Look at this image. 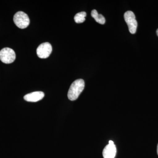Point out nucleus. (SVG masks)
<instances>
[{
    "mask_svg": "<svg viewBox=\"0 0 158 158\" xmlns=\"http://www.w3.org/2000/svg\"><path fill=\"white\" fill-rule=\"evenodd\" d=\"M156 33H157V36H158V29H157V30Z\"/></svg>",
    "mask_w": 158,
    "mask_h": 158,
    "instance_id": "10",
    "label": "nucleus"
},
{
    "mask_svg": "<svg viewBox=\"0 0 158 158\" xmlns=\"http://www.w3.org/2000/svg\"><path fill=\"white\" fill-rule=\"evenodd\" d=\"M125 21L127 23L130 33L135 34L137 31L138 23L136 19L135 15L132 11H127L124 15Z\"/></svg>",
    "mask_w": 158,
    "mask_h": 158,
    "instance_id": "3",
    "label": "nucleus"
},
{
    "mask_svg": "<svg viewBox=\"0 0 158 158\" xmlns=\"http://www.w3.org/2000/svg\"><path fill=\"white\" fill-rule=\"evenodd\" d=\"M13 21L17 27L22 29L27 27L30 22L27 15L21 11H18L15 14Z\"/></svg>",
    "mask_w": 158,
    "mask_h": 158,
    "instance_id": "2",
    "label": "nucleus"
},
{
    "mask_svg": "<svg viewBox=\"0 0 158 158\" xmlns=\"http://www.w3.org/2000/svg\"><path fill=\"white\" fill-rule=\"evenodd\" d=\"M87 15L86 12L85 11H82V12H79L77 13L75 15L74 19L75 21L77 23H81L84 22L85 21V17Z\"/></svg>",
    "mask_w": 158,
    "mask_h": 158,
    "instance_id": "9",
    "label": "nucleus"
},
{
    "mask_svg": "<svg viewBox=\"0 0 158 158\" xmlns=\"http://www.w3.org/2000/svg\"><path fill=\"white\" fill-rule=\"evenodd\" d=\"M85 83L83 79L76 80L71 85L68 92V98L75 101L78 98L85 88Z\"/></svg>",
    "mask_w": 158,
    "mask_h": 158,
    "instance_id": "1",
    "label": "nucleus"
},
{
    "mask_svg": "<svg viewBox=\"0 0 158 158\" xmlns=\"http://www.w3.org/2000/svg\"><path fill=\"white\" fill-rule=\"evenodd\" d=\"M52 51V48L48 42L44 43L38 47L37 49V56L41 59H46L49 56Z\"/></svg>",
    "mask_w": 158,
    "mask_h": 158,
    "instance_id": "5",
    "label": "nucleus"
},
{
    "mask_svg": "<svg viewBox=\"0 0 158 158\" xmlns=\"http://www.w3.org/2000/svg\"><path fill=\"white\" fill-rule=\"evenodd\" d=\"M44 96V94L42 91H35L28 94L24 96V99L27 102H37L42 99Z\"/></svg>",
    "mask_w": 158,
    "mask_h": 158,
    "instance_id": "7",
    "label": "nucleus"
},
{
    "mask_svg": "<svg viewBox=\"0 0 158 158\" xmlns=\"http://www.w3.org/2000/svg\"><path fill=\"white\" fill-rule=\"evenodd\" d=\"M91 16L97 22L101 24H104L106 22L105 17L101 14H99L96 10H92L91 12Z\"/></svg>",
    "mask_w": 158,
    "mask_h": 158,
    "instance_id": "8",
    "label": "nucleus"
},
{
    "mask_svg": "<svg viewBox=\"0 0 158 158\" xmlns=\"http://www.w3.org/2000/svg\"><path fill=\"white\" fill-rule=\"evenodd\" d=\"M157 154L158 155V145H157Z\"/></svg>",
    "mask_w": 158,
    "mask_h": 158,
    "instance_id": "11",
    "label": "nucleus"
},
{
    "mask_svg": "<svg viewBox=\"0 0 158 158\" xmlns=\"http://www.w3.org/2000/svg\"><path fill=\"white\" fill-rule=\"evenodd\" d=\"M16 58L14 50L9 48H5L0 51V60L3 63L10 64L12 63Z\"/></svg>",
    "mask_w": 158,
    "mask_h": 158,
    "instance_id": "4",
    "label": "nucleus"
},
{
    "mask_svg": "<svg viewBox=\"0 0 158 158\" xmlns=\"http://www.w3.org/2000/svg\"><path fill=\"white\" fill-rule=\"evenodd\" d=\"M116 154V148L113 141H110L103 150L104 158H114Z\"/></svg>",
    "mask_w": 158,
    "mask_h": 158,
    "instance_id": "6",
    "label": "nucleus"
}]
</instances>
